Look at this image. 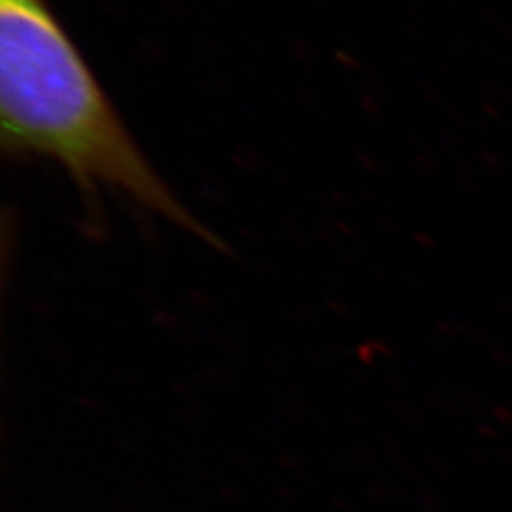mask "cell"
Segmentation results:
<instances>
[{
  "instance_id": "cell-1",
  "label": "cell",
  "mask_w": 512,
  "mask_h": 512,
  "mask_svg": "<svg viewBox=\"0 0 512 512\" xmlns=\"http://www.w3.org/2000/svg\"><path fill=\"white\" fill-rule=\"evenodd\" d=\"M0 128L6 154L59 165L92 217L107 192L222 247L150 164L48 0H0Z\"/></svg>"
}]
</instances>
